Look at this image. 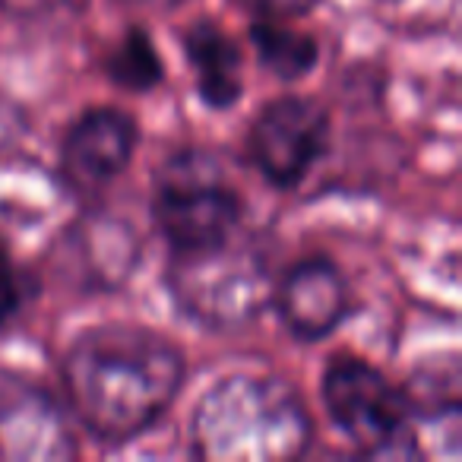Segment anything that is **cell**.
Here are the masks:
<instances>
[{
  "label": "cell",
  "instance_id": "6da1fadb",
  "mask_svg": "<svg viewBox=\"0 0 462 462\" xmlns=\"http://www.w3.org/2000/svg\"><path fill=\"white\" fill-rule=\"evenodd\" d=\"M60 377L86 434L102 443H127L171 409L184 383V358L155 329L102 323L73 339Z\"/></svg>",
  "mask_w": 462,
  "mask_h": 462
},
{
  "label": "cell",
  "instance_id": "7a4b0ae2",
  "mask_svg": "<svg viewBox=\"0 0 462 462\" xmlns=\"http://www.w3.org/2000/svg\"><path fill=\"white\" fill-rule=\"evenodd\" d=\"M190 440L209 462H285L308 449L310 418L285 380L238 374L199 399Z\"/></svg>",
  "mask_w": 462,
  "mask_h": 462
},
{
  "label": "cell",
  "instance_id": "3957f363",
  "mask_svg": "<svg viewBox=\"0 0 462 462\" xmlns=\"http://www.w3.org/2000/svg\"><path fill=\"white\" fill-rule=\"evenodd\" d=\"M168 285L187 317L218 333L251 327L276 289L260 245L241 228L212 245L174 251Z\"/></svg>",
  "mask_w": 462,
  "mask_h": 462
},
{
  "label": "cell",
  "instance_id": "277c9868",
  "mask_svg": "<svg viewBox=\"0 0 462 462\" xmlns=\"http://www.w3.org/2000/svg\"><path fill=\"white\" fill-rule=\"evenodd\" d=\"M152 222L174 251L212 245L241 228V193L216 155L184 149L155 171Z\"/></svg>",
  "mask_w": 462,
  "mask_h": 462
},
{
  "label": "cell",
  "instance_id": "5b68a950",
  "mask_svg": "<svg viewBox=\"0 0 462 462\" xmlns=\"http://www.w3.org/2000/svg\"><path fill=\"white\" fill-rule=\"evenodd\" d=\"M323 402L333 424L367 456H411V411L405 393L396 390L374 365L339 358L323 374Z\"/></svg>",
  "mask_w": 462,
  "mask_h": 462
},
{
  "label": "cell",
  "instance_id": "8992f818",
  "mask_svg": "<svg viewBox=\"0 0 462 462\" xmlns=\"http://www.w3.org/2000/svg\"><path fill=\"white\" fill-rule=\"evenodd\" d=\"M329 140V117L304 96L276 98L251 127V159L270 184L295 187L314 168Z\"/></svg>",
  "mask_w": 462,
  "mask_h": 462
},
{
  "label": "cell",
  "instance_id": "52a82bcc",
  "mask_svg": "<svg viewBox=\"0 0 462 462\" xmlns=\"http://www.w3.org/2000/svg\"><path fill=\"white\" fill-rule=\"evenodd\" d=\"M77 456V440L58 399L14 374H0V459L60 462Z\"/></svg>",
  "mask_w": 462,
  "mask_h": 462
},
{
  "label": "cell",
  "instance_id": "ba28073f",
  "mask_svg": "<svg viewBox=\"0 0 462 462\" xmlns=\"http://www.w3.org/2000/svg\"><path fill=\"white\" fill-rule=\"evenodd\" d=\"M136 149V124L117 108H92L67 130L60 174L77 193H96L127 171Z\"/></svg>",
  "mask_w": 462,
  "mask_h": 462
},
{
  "label": "cell",
  "instance_id": "9c48e42d",
  "mask_svg": "<svg viewBox=\"0 0 462 462\" xmlns=\"http://www.w3.org/2000/svg\"><path fill=\"white\" fill-rule=\"evenodd\" d=\"M285 329L304 342L327 339L348 314V285L342 273L327 260H301L285 273L282 282L273 289Z\"/></svg>",
  "mask_w": 462,
  "mask_h": 462
},
{
  "label": "cell",
  "instance_id": "30bf717a",
  "mask_svg": "<svg viewBox=\"0 0 462 462\" xmlns=\"http://www.w3.org/2000/svg\"><path fill=\"white\" fill-rule=\"evenodd\" d=\"M136 231L115 216H86L67 231L58 260L83 289H117L136 266Z\"/></svg>",
  "mask_w": 462,
  "mask_h": 462
},
{
  "label": "cell",
  "instance_id": "8fae6325",
  "mask_svg": "<svg viewBox=\"0 0 462 462\" xmlns=\"http://www.w3.org/2000/svg\"><path fill=\"white\" fill-rule=\"evenodd\" d=\"M184 51L197 73V89L209 108H228L245 92L238 45L212 20L193 23L184 32Z\"/></svg>",
  "mask_w": 462,
  "mask_h": 462
},
{
  "label": "cell",
  "instance_id": "7c38bea8",
  "mask_svg": "<svg viewBox=\"0 0 462 462\" xmlns=\"http://www.w3.org/2000/svg\"><path fill=\"white\" fill-rule=\"evenodd\" d=\"M251 42L260 64L285 83L308 77L317 64V42L291 29L285 20H254Z\"/></svg>",
  "mask_w": 462,
  "mask_h": 462
},
{
  "label": "cell",
  "instance_id": "4fadbf2b",
  "mask_svg": "<svg viewBox=\"0 0 462 462\" xmlns=\"http://www.w3.org/2000/svg\"><path fill=\"white\" fill-rule=\"evenodd\" d=\"M108 73L117 86L124 89H134V92H146L152 86L162 83V58L155 51V45L149 42V35L143 29H130L124 35L121 45L111 51L108 58Z\"/></svg>",
  "mask_w": 462,
  "mask_h": 462
},
{
  "label": "cell",
  "instance_id": "5bb4252c",
  "mask_svg": "<svg viewBox=\"0 0 462 462\" xmlns=\"http://www.w3.org/2000/svg\"><path fill=\"white\" fill-rule=\"evenodd\" d=\"M32 298V279L14 260V251L0 238V329L10 327Z\"/></svg>",
  "mask_w": 462,
  "mask_h": 462
},
{
  "label": "cell",
  "instance_id": "9a60e30c",
  "mask_svg": "<svg viewBox=\"0 0 462 462\" xmlns=\"http://www.w3.org/2000/svg\"><path fill=\"white\" fill-rule=\"evenodd\" d=\"M245 14H251L254 20H298L308 16L320 0H235Z\"/></svg>",
  "mask_w": 462,
  "mask_h": 462
},
{
  "label": "cell",
  "instance_id": "2e32d148",
  "mask_svg": "<svg viewBox=\"0 0 462 462\" xmlns=\"http://www.w3.org/2000/svg\"><path fill=\"white\" fill-rule=\"evenodd\" d=\"M79 0H0V10H7L23 20H42V16H58L64 10L77 7Z\"/></svg>",
  "mask_w": 462,
  "mask_h": 462
},
{
  "label": "cell",
  "instance_id": "e0dca14e",
  "mask_svg": "<svg viewBox=\"0 0 462 462\" xmlns=\"http://www.w3.org/2000/svg\"><path fill=\"white\" fill-rule=\"evenodd\" d=\"M23 127H26V117H23V111L16 108L7 96H0V152H4V149H10L16 140H20Z\"/></svg>",
  "mask_w": 462,
  "mask_h": 462
},
{
  "label": "cell",
  "instance_id": "ac0fdd59",
  "mask_svg": "<svg viewBox=\"0 0 462 462\" xmlns=\"http://www.w3.org/2000/svg\"><path fill=\"white\" fill-rule=\"evenodd\" d=\"M140 4H152V7H171L178 0H140Z\"/></svg>",
  "mask_w": 462,
  "mask_h": 462
}]
</instances>
